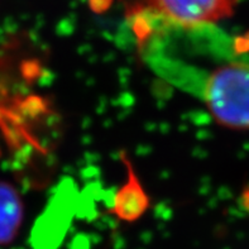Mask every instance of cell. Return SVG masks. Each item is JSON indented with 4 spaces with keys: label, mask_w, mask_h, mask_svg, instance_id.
I'll return each instance as SVG.
<instances>
[{
    "label": "cell",
    "mask_w": 249,
    "mask_h": 249,
    "mask_svg": "<svg viewBox=\"0 0 249 249\" xmlns=\"http://www.w3.org/2000/svg\"><path fill=\"white\" fill-rule=\"evenodd\" d=\"M22 197L13 185L0 181V247L16 239L23 223Z\"/></svg>",
    "instance_id": "3957f363"
},
{
    "label": "cell",
    "mask_w": 249,
    "mask_h": 249,
    "mask_svg": "<svg viewBox=\"0 0 249 249\" xmlns=\"http://www.w3.org/2000/svg\"><path fill=\"white\" fill-rule=\"evenodd\" d=\"M0 155H1V148H0Z\"/></svg>",
    "instance_id": "277c9868"
},
{
    "label": "cell",
    "mask_w": 249,
    "mask_h": 249,
    "mask_svg": "<svg viewBox=\"0 0 249 249\" xmlns=\"http://www.w3.org/2000/svg\"><path fill=\"white\" fill-rule=\"evenodd\" d=\"M200 98L220 125L249 130V63L231 62L206 76Z\"/></svg>",
    "instance_id": "6da1fadb"
},
{
    "label": "cell",
    "mask_w": 249,
    "mask_h": 249,
    "mask_svg": "<svg viewBox=\"0 0 249 249\" xmlns=\"http://www.w3.org/2000/svg\"><path fill=\"white\" fill-rule=\"evenodd\" d=\"M240 0H137L129 16L134 25L206 28L231 18Z\"/></svg>",
    "instance_id": "7a4b0ae2"
}]
</instances>
